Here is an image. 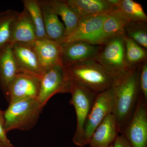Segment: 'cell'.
Wrapping results in <instances>:
<instances>
[{
  "label": "cell",
  "instance_id": "6da1fadb",
  "mask_svg": "<svg viewBox=\"0 0 147 147\" xmlns=\"http://www.w3.org/2000/svg\"><path fill=\"white\" fill-rule=\"evenodd\" d=\"M115 105L113 115L121 134L131 119L142 95L139 88V64L115 82L113 86Z\"/></svg>",
  "mask_w": 147,
  "mask_h": 147
},
{
  "label": "cell",
  "instance_id": "7a4b0ae2",
  "mask_svg": "<svg viewBox=\"0 0 147 147\" xmlns=\"http://www.w3.org/2000/svg\"><path fill=\"white\" fill-rule=\"evenodd\" d=\"M65 68L75 84L97 94L111 88L115 82L94 59L74 64Z\"/></svg>",
  "mask_w": 147,
  "mask_h": 147
},
{
  "label": "cell",
  "instance_id": "3957f363",
  "mask_svg": "<svg viewBox=\"0 0 147 147\" xmlns=\"http://www.w3.org/2000/svg\"><path fill=\"white\" fill-rule=\"evenodd\" d=\"M42 108L36 99H25L9 103L4 111L7 134L13 130L28 131L36 125Z\"/></svg>",
  "mask_w": 147,
  "mask_h": 147
},
{
  "label": "cell",
  "instance_id": "277c9868",
  "mask_svg": "<svg viewBox=\"0 0 147 147\" xmlns=\"http://www.w3.org/2000/svg\"><path fill=\"white\" fill-rule=\"evenodd\" d=\"M125 35L116 37L105 42L94 59L105 69L115 82L122 78L133 67H129L127 63Z\"/></svg>",
  "mask_w": 147,
  "mask_h": 147
},
{
  "label": "cell",
  "instance_id": "5b68a950",
  "mask_svg": "<svg viewBox=\"0 0 147 147\" xmlns=\"http://www.w3.org/2000/svg\"><path fill=\"white\" fill-rule=\"evenodd\" d=\"M70 93L71 97L69 103L74 107L77 119L76 130L72 141L76 146L84 147V126L97 94L78 86L72 80Z\"/></svg>",
  "mask_w": 147,
  "mask_h": 147
},
{
  "label": "cell",
  "instance_id": "8992f818",
  "mask_svg": "<svg viewBox=\"0 0 147 147\" xmlns=\"http://www.w3.org/2000/svg\"><path fill=\"white\" fill-rule=\"evenodd\" d=\"M71 80L65 68L58 65L47 70L41 79L36 99L43 109L48 100L57 94L70 93Z\"/></svg>",
  "mask_w": 147,
  "mask_h": 147
},
{
  "label": "cell",
  "instance_id": "52a82bcc",
  "mask_svg": "<svg viewBox=\"0 0 147 147\" xmlns=\"http://www.w3.org/2000/svg\"><path fill=\"white\" fill-rule=\"evenodd\" d=\"M114 105L115 94L113 87L97 95L84 126V146L88 145L93 133L104 119L113 114Z\"/></svg>",
  "mask_w": 147,
  "mask_h": 147
},
{
  "label": "cell",
  "instance_id": "ba28073f",
  "mask_svg": "<svg viewBox=\"0 0 147 147\" xmlns=\"http://www.w3.org/2000/svg\"><path fill=\"white\" fill-rule=\"evenodd\" d=\"M132 147H147V102L142 96L121 133Z\"/></svg>",
  "mask_w": 147,
  "mask_h": 147
},
{
  "label": "cell",
  "instance_id": "9c48e42d",
  "mask_svg": "<svg viewBox=\"0 0 147 147\" xmlns=\"http://www.w3.org/2000/svg\"><path fill=\"white\" fill-rule=\"evenodd\" d=\"M106 17V14H100L81 18L76 29L65 37L63 42L82 41L102 46V27Z\"/></svg>",
  "mask_w": 147,
  "mask_h": 147
},
{
  "label": "cell",
  "instance_id": "30bf717a",
  "mask_svg": "<svg viewBox=\"0 0 147 147\" xmlns=\"http://www.w3.org/2000/svg\"><path fill=\"white\" fill-rule=\"evenodd\" d=\"M11 45L18 73L41 79L45 71L31 43L17 42Z\"/></svg>",
  "mask_w": 147,
  "mask_h": 147
},
{
  "label": "cell",
  "instance_id": "8fae6325",
  "mask_svg": "<svg viewBox=\"0 0 147 147\" xmlns=\"http://www.w3.org/2000/svg\"><path fill=\"white\" fill-rule=\"evenodd\" d=\"M61 44L62 64L65 68L74 64L94 59L102 47L82 41L64 42Z\"/></svg>",
  "mask_w": 147,
  "mask_h": 147
},
{
  "label": "cell",
  "instance_id": "7c38bea8",
  "mask_svg": "<svg viewBox=\"0 0 147 147\" xmlns=\"http://www.w3.org/2000/svg\"><path fill=\"white\" fill-rule=\"evenodd\" d=\"M41 79L23 73H17L9 88V103L18 100L36 99L40 89Z\"/></svg>",
  "mask_w": 147,
  "mask_h": 147
},
{
  "label": "cell",
  "instance_id": "4fadbf2b",
  "mask_svg": "<svg viewBox=\"0 0 147 147\" xmlns=\"http://www.w3.org/2000/svg\"><path fill=\"white\" fill-rule=\"evenodd\" d=\"M30 43L45 72L55 66L62 64L61 44L49 38L36 39Z\"/></svg>",
  "mask_w": 147,
  "mask_h": 147
},
{
  "label": "cell",
  "instance_id": "5bb4252c",
  "mask_svg": "<svg viewBox=\"0 0 147 147\" xmlns=\"http://www.w3.org/2000/svg\"><path fill=\"white\" fill-rule=\"evenodd\" d=\"M120 134L115 117L107 116L96 129L90 139V147H109L113 145Z\"/></svg>",
  "mask_w": 147,
  "mask_h": 147
},
{
  "label": "cell",
  "instance_id": "9a60e30c",
  "mask_svg": "<svg viewBox=\"0 0 147 147\" xmlns=\"http://www.w3.org/2000/svg\"><path fill=\"white\" fill-rule=\"evenodd\" d=\"M36 39L34 24L28 11L24 8L13 21L10 45L17 42L31 43Z\"/></svg>",
  "mask_w": 147,
  "mask_h": 147
},
{
  "label": "cell",
  "instance_id": "2e32d148",
  "mask_svg": "<svg viewBox=\"0 0 147 147\" xmlns=\"http://www.w3.org/2000/svg\"><path fill=\"white\" fill-rule=\"evenodd\" d=\"M69 6L81 18L88 16L106 14L114 7L107 0H65Z\"/></svg>",
  "mask_w": 147,
  "mask_h": 147
},
{
  "label": "cell",
  "instance_id": "e0dca14e",
  "mask_svg": "<svg viewBox=\"0 0 147 147\" xmlns=\"http://www.w3.org/2000/svg\"><path fill=\"white\" fill-rule=\"evenodd\" d=\"M130 22L117 7L106 14L102 27V45L110 40L125 34V29Z\"/></svg>",
  "mask_w": 147,
  "mask_h": 147
},
{
  "label": "cell",
  "instance_id": "ac0fdd59",
  "mask_svg": "<svg viewBox=\"0 0 147 147\" xmlns=\"http://www.w3.org/2000/svg\"><path fill=\"white\" fill-rule=\"evenodd\" d=\"M39 2L47 36L52 40L61 44L65 38V27L59 20L58 15L50 8L47 0H40Z\"/></svg>",
  "mask_w": 147,
  "mask_h": 147
},
{
  "label": "cell",
  "instance_id": "d6986e66",
  "mask_svg": "<svg viewBox=\"0 0 147 147\" xmlns=\"http://www.w3.org/2000/svg\"><path fill=\"white\" fill-rule=\"evenodd\" d=\"M17 73L11 45H9L0 51V87L7 100L9 86Z\"/></svg>",
  "mask_w": 147,
  "mask_h": 147
},
{
  "label": "cell",
  "instance_id": "ffe728a7",
  "mask_svg": "<svg viewBox=\"0 0 147 147\" xmlns=\"http://www.w3.org/2000/svg\"><path fill=\"white\" fill-rule=\"evenodd\" d=\"M50 8L60 15L65 25V37L76 29L80 19L66 3L65 0H47Z\"/></svg>",
  "mask_w": 147,
  "mask_h": 147
},
{
  "label": "cell",
  "instance_id": "44dd1931",
  "mask_svg": "<svg viewBox=\"0 0 147 147\" xmlns=\"http://www.w3.org/2000/svg\"><path fill=\"white\" fill-rule=\"evenodd\" d=\"M23 3L24 8L28 11L34 24L37 39L49 38L45 32L43 15L39 1L24 0Z\"/></svg>",
  "mask_w": 147,
  "mask_h": 147
},
{
  "label": "cell",
  "instance_id": "7402d4cb",
  "mask_svg": "<svg viewBox=\"0 0 147 147\" xmlns=\"http://www.w3.org/2000/svg\"><path fill=\"white\" fill-rule=\"evenodd\" d=\"M19 13L12 9L0 11V51L10 45L12 24Z\"/></svg>",
  "mask_w": 147,
  "mask_h": 147
},
{
  "label": "cell",
  "instance_id": "603a6c76",
  "mask_svg": "<svg viewBox=\"0 0 147 147\" xmlns=\"http://www.w3.org/2000/svg\"><path fill=\"white\" fill-rule=\"evenodd\" d=\"M125 58L129 66L132 67L147 60V50L125 35Z\"/></svg>",
  "mask_w": 147,
  "mask_h": 147
},
{
  "label": "cell",
  "instance_id": "cb8c5ba5",
  "mask_svg": "<svg viewBox=\"0 0 147 147\" xmlns=\"http://www.w3.org/2000/svg\"><path fill=\"white\" fill-rule=\"evenodd\" d=\"M116 7L130 22H147V16L142 5L133 0H119Z\"/></svg>",
  "mask_w": 147,
  "mask_h": 147
},
{
  "label": "cell",
  "instance_id": "d4e9b609",
  "mask_svg": "<svg viewBox=\"0 0 147 147\" xmlns=\"http://www.w3.org/2000/svg\"><path fill=\"white\" fill-rule=\"evenodd\" d=\"M125 34L127 36L147 50L146 23L129 22L125 29Z\"/></svg>",
  "mask_w": 147,
  "mask_h": 147
},
{
  "label": "cell",
  "instance_id": "484cf974",
  "mask_svg": "<svg viewBox=\"0 0 147 147\" xmlns=\"http://www.w3.org/2000/svg\"><path fill=\"white\" fill-rule=\"evenodd\" d=\"M139 84L142 97L147 102V60L139 64Z\"/></svg>",
  "mask_w": 147,
  "mask_h": 147
},
{
  "label": "cell",
  "instance_id": "4316f807",
  "mask_svg": "<svg viewBox=\"0 0 147 147\" xmlns=\"http://www.w3.org/2000/svg\"><path fill=\"white\" fill-rule=\"evenodd\" d=\"M4 113L0 108V142L5 147H16L11 143L5 129Z\"/></svg>",
  "mask_w": 147,
  "mask_h": 147
},
{
  "label": "cell",
  "instance_id": "83f0119b",
  "mask_svg": "<svg viewBox=\"0 0 147 147\" xmlns=\"http://www.w3.org/2000/svg\"><path fill=\"white\" fill-rule=\"evenodd\" d=\"M114 147H132L126 138L122 134H120L113 144Z\"/></svg>",
  "mask_w": 147,
  "mask_h": 147
},
{
  "label": "cell",
  "instance_id": "f1b7e54d",
  "mask_svg": "<svg viewBox=\"0 0 147 147\" xmlns=\"http://www.w3.org/2000/svg\"><path fill=\"white\" fill-rule=\"evenodd\" d=\"M0 147H5L1 143V142H0Z\"/></svg>",
  "mask_w": 147,
  "mask_h": 147
},
{
  "label": "cell",
  "instance_id": "f546056e",
  "mask_svg": "<svg viewBox=\"0 0 147 147\" xmlns=\"http://www.w3.org/2000/svg\"><path fill=\"white\" fill-rule=\"evenodd\" d=\"M109 147H113V145H111V146H110Z\"/></svg>",
  "mask_w": 147,
  "mask_h": 147
}]
</instances>
